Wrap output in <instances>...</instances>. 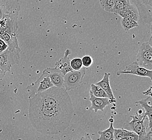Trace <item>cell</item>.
I'll use <instances>...</instances> for the list:
<instances>
[{
    "label": "cell",
    "instance_id": "obj_1",
    "mask_svg": "<svg viewBox=\"0 0 152 140\" xmlns=\"http://www.w3.org/2000/svg\"><path fill=\"white\" fill-rule=\"evenodd\" d=\"M29 118L32 127L45 135L63 133L70 125L74 115L73 106L47 107L29 102Z\"/></svg>",
    "mask_w": 152,
    "mask_h": 140
},
{
    "label": "cell",
    "instance_id": "obj_2",
    "mask_svg": "<svg viewBox=\"0 0 152 140\" xmlns=\"http://www.w3.org/2000/svg\"><path fill=\"white\" fill-rule=\"evenodd\" d=\"M29 102L47 107H64L73 106L70 96L64 88L53 86L29 99Z\"/></svg>",
    "mask_w": 152,
    "mask_h": 140
},
{
    "label": "cell",
    "instance_id": "obj_3",
    "mask_svg": "<svg viewBox=\"0 0 152 140\" xmlns=\"http://www.w3.org/2000/svg\"><path fill=\"white\" fill-rule=\"evenodd\" d=\"M132 121L126 124V129L133 131L139 136L138 140H152V130L147 133L146 127L144 124V120L146 119L144 114L131 115Z\"/></svg>",
    "mask_w": 152,
    "mask_h": 140
},
{
    "label": "cell",
    "instance_id": "obj_4",
    "mask_svg": "<svg viewBox=\"0 0 152 140\" xmlns=\"http://www.w3.org/2000/svg\"><path fill=\"white\" fill-rule=\"evenodd\" d=\"M53 86V85L51 82L47 71L45 70H43L38 79L26 88V91L29 95V99Z\"/></svg>",
    "mask_w": 152,
    "mask_h": 140
},
{
    "label": "cell",
    "instance_id": "obj_5",
    "mask_svg": "<svg viewBox=\"0 0 152 140\" xmlns=\"http://www.w3.org/2000/svg\"><path fill=\"white\" fill-rule=\"evenodd\" d=\"M152 36L149 41L141 45L137 55V63L139 66L147 70H152Z\"/></svg>",
    "mask_w": 152,
    "mask_h": 140
},
{
    "label": "cell",
    "instance_id": "obj_6",
    "mask_svg": "<svg viewBox=\"0 0 152 140\" xmlns=\"http://www.w3.org/2000/svg\"><path fill=\"white\" fill-rule=\"evenodd\" d=\"M20 52L19 51H12L7 49L0 53V69L4 73L10 72L12 66L20 64Z\"/></svg>",
    "mask_w": 152,
    "mask_h": 140
},
{
    "label": "cell",
    "instance_id": "obj_7",
    "mask_svg": "<svg viewBox=\"0 0 152 140\" xmlns=\"http://www.w3.org/2000/svg\"><path fill=\"white\" fill-rule=\"evenodd\" d=\"M86 68L80 70H72L65 74L64 77V87L66 90H72L81 85L86 74Z\"/></svg>",
    "mask_w": 152,
    "mask_h": 140
},
{
    "label": "cell",
    "instance_id": "obj_8",
    "mask_svg": "<svg viewBox=\"0 0 152 140\" xmlns=\"http://www.w3.org/2000/svg\"><path fill=\"white\" fill-rule=\"evenodd\" d=\"M117 76H120V74H132L134 76L149 78L152 80V71L141 67L137 64V61H134L128 66H126L125 69L117 71Z\"/></svg>",
    "mask_w": 152,
    "mask_h": 140
},
{
    "label": "cell",
    "instance_id": "obj_9",
    "mask_svg": "<svg viewBox=\"0 0 152 140\" xmlns=\"http://www.w3.org/2000/svg\"><path fill=\"white\" fill-rule=\"evenodd\" d=\"M20 9L18 0H0V20L6 15L18 14Z\"/></svg>",
    "mask_w": 152,
    "mask_h": 140
},
{
    "label": "cell",
    "instance_id": "obj_10",
    "mask_svg": "<svg viewBox=\"0 0 152 140\" xmlns=\"http://www.w3.org/2000/svg\"><path fill=\"white\" fill-rule=\"evenodd\" d=\"M132 4L136 6L139 14V21L141 24H152V10L147 8L141 2L140 0H130Z\"/></svg>",
    "mask_w": 152,
    "mask_h": 140
},
{
    "label": "cell",
    "instance_id": "obj_11",
    "mask_svg": "<svg viewBox=\"0 0 152 140\" xmlns=\"http://www.w3.org/2000/svg\"><path fill=\"white\" fill-rule=\"evenodd\" d=\"M47 71L53 86L57 88H64V75L57 67H47L44 69Z\"/></svg>",
    "mask_w": 152,
    "mask_h": 140
},
{
    "label": "cell",
    "instance_id": "obj_12",
    "mask_svg": "<svg viewBox=\"0 0 152 140\" xmlns=\"http://www.w3.org/2000/svg\"><path fill=\"white\" fill-rule=\"evenodd\" d=\"M90 101H91V110H94L96 113L98 111H103L107 106L111 104L108 98H97L94 96L90 90Z\"/></svg>",
    "mask_w": 152,
    "mask_h": 140
},
{
    "label": "cell",
    "instance_id": "obj_13",
    "mask_svg": "<svg viewBox=\"0 0 152 140\" xmlns=\"http://www.w3.org/2000/svg\"><path fill=\"white\" fill-rule=\"evenodd\" d=\"M110 73L105 72L102 79L99 82H97L95 84L99 86L100 88H102V90L105 92L106 93L108 96V99L110 100V101L111 104L115 101V99L110 83Z\"/></svg>",
    "mask_w": 152,
    "mask_h": 140
},
{
    "label": "cell",
    "instance_id": "obj_14",
    "mask_svg": "<svg viewBox=\"0 0 152 140\" xmlns=\"http://www.w3.org/2000/svg\"><path fill=\"white\" fill-rule=\"evenodd\" d=\"M137 104H139L141 106L144 108L145 113H144L145 117L147 118L148 121V126L149 130H152V96H149L146 99H142L141 100L137 101L135 102Z\"/></svg>",
    "mask_w": 152,
    "mask_h": 140
},
{
    "label": "cell",
    "instance_id": "obj_15",
    "mask_svg": "<svg viewBox=\"0 0 152 140\" xmlns=\"http://www.w3.org/2000/svg\"><path fill=\"white\" fill-rule=\"evenodd\" d=\"M70 54V50L67 49L65 51L64 56L56 63L55 67L60 70L64 75L72 70L70 66V59H69Z\"/></svg>",
    "mask_w": 152,
    "mask_h": 140
},
{
    "label": "cell",
    "instance_id": "obj_16",
    "mask_svg": "<svg viewBox=\"0 0 152 140\" xmlns=\"http://www.w3.org/2000/svg\"><path fill=\"white\" fill-rule=\"evenodd\" d=\"M118 15L122 18H130L137 22L139 20V14L137 8L132 3L128 8L120 12Z\"/></svg>",
    "mask_w": 152,
    "mask_h": 140
},
{
    "label": "cell",
    "instance_id": "obj_17",
    "mask_svg": "<svg viewBox=\"0 0 152 140\" xmlns=\"http://www.w3.org/2000/svg\"><path fill=\"white\" fill-rule=\"evenodd\" d=\"M113 122H110V125L108 128L102 131H98L99 137L98 140H115L114 136V127Z\"/></svg>",
    "mask_w": 152,
    "mask_h": 140
},
{
    "label": "cell",
    "instance_id": "obj_18",
    "mask_svg": "<svg viewBox=\"0 0 152 140\" xmlns=\"http://www.w3.org/2000/svg\"><path fill=\"white\" fill-rule=\"evenodd\" d=\"M131 4L130 0H117L113 8L112 13L118 15L120 12L128 8Z\"/></svg>",
    "mask_w": 152,
    "mask_h": 140
},
{
    "label": "cell",
    "instance_id": "obj_19",
    "mask_svg": "<svg viewBox=\"0 0 152 140\" xmlns=\"http://www.w3.org/2000/svg\"><path fill=\"white\" fill-rule=\"evenodd\" d=\"M121 24L123 29L125 31H128L129 30L139 26L137 22L128 18H122Z\"/></svg>",
    "mask_w": 152,
    "mask_h": 140
},
{
    "label": "cell",
    "instance_id": "obj_20",
    "mask_svg": "<svg viewBox=\"0 0 152 140\" xmlns=\"http://www.w3.org/2000/svg\"><path fill=\"white\" fill-rule=\"evenodd\" d=\"M90 90L94 96L97 98H108V96L106 93L105 92L100 88L99 86L92 84L91 85V90Z\"/></svg>",
    "mask_w": 152,
    "mask_h": 140
},
{
    "label": "cell",
    "instance_id": "obj_21",
    "mask_svg": "<svg viewBox=\"0 0 152 140\" xmlns=\"http://www.w3.org/2000/svg\"><path fill=\"white\" fill-rule=\"evenodd\" d=\"M117 0H99L100 6L106 12L112 13L113 8L114 7Z\"/></svg>",
    "mask_w": 152,
    "mask_h": 140
},
{
    "label": "cell",
    "instance_id": "obj_22",
    "mask_svg": "<svg viewBox=\"0 0 152 140\" xmlns=\"http://www.w3.org/2000/svg\"><path fill=\"white\" fill-rule=\"evenodd\" d=\"M132 131L125 129H114V136L115 140L125 138L130 134Z\"/></svg>",
    "mask_w": 152,
    "mask_h": 140
},
{
    "label": "cell",
    "instance_id": "obj_23",
    "mask_svg": "<svg viewBox=\"0 0 152 140\" xmlns=\"http://www.w3.org/2000/svg\"><path fill=\"white\" fill-rule=\"evenodd\" d=\"M70 66L72 70L77 71L82 69L83 67L82 59L78 57L72 59L70 60Z\"/></svg>",
    "mask_w": 152,
    "mask_h": 140
},
{
    "label": "cell",
    "instance_id": "obj_24",
    "mask_svg": "<svg viewBox=\"0 0 152 140\" xmlns=\"http://www.w3.org/2000/svg\"><path fill=\"white\" fill-rule=\"evenodd\" d=\"M83 65L85 68L89 67L91 66L93 64V58L91 57L90 55H85L82 58Z\"/></svg>",
    "mask_w": 152,
    "mask_h": 140
},
{
    "label": "cell",
    "instance_id": "obj_25",
    "mask_svg": "<svg viewBox=\"0 0 152 140\" xmlns=\"http://www.w3.org/2000/svg\"><path fill=\"white\" fill-rule=\"evenodd\" d=\"M141 2L146 7H149L150 8H152V0H140Z\"/></svg>",
    "mask_w": 152,
    "mask_h": 140
},
{
    "label": "cell",
    "instance_id": "obj_26",
    "mask_svg": "<svg viewBox=\"0 0 152 140\" xmlns=\"http://www.w3.org/2000/svg\"><path fill=\"white\" fill-rule=\"evenodd\" d=\"M80 140H93L92 139L90 135L88 133H86L83 137L81 138Z\"/></svg>",
    "mask_w": 152,
    "mask_h": 140
},
{
    "label": "cell",
    "instance_id": "obj_27",
    "mask_svg": "<svg viewBox=\"0 0 152 140\" xmlns=\"http://www.w3.org/2000/svg\"><path fill=\"white\" fill-rule=\"evenodd\" d=\"M6 73H4L2 70L0 69V79H2L5 76Z\"/></svg>",
    "mask_w": 152,
    "mask_h": 140
},
{
    "label": "cell",
    "instance_id": "obj_28",
    "mask_svg": "<svg viewBox=\"0 0 152 140\" xmlns=\"http://www.w3.org/2000/svg\"><path fill=\"white\" fill-rule=\"evenodd\" d=\"M128 140L126 139H125V138H123V139H119V140Z\"/></svg>",
    "mask_w": 152,
    "mask_h": 140
}]
</instances>
